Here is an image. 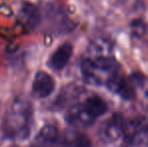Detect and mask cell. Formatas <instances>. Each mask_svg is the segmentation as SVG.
<instances>
[{
	"instance_id": "30bf717a",
	"label": "cell",
	"mask_w": 148,
	"mask_h": 147,
	"mask_svg": "<svg viewBox=\"0 0 148 147\" xmlns=\"http://www.w3.org/2000/svg\"><path fill=\"white\" fill-rule=\"evenodd\" d=\"M21 15L24 22L29 28H34L39 23V12L36 6L29 2H23L21 7Z\"/></svg>"
},
{
	"instance_id": "8992f818",
	"label": "cell",
	"mask_w": 148,
	"mask_h": 147,
	"mask_svg": "<svg viewBox=\"0 0 148 147\" xmlns=\"http://www.w3.org/2000/svg\"><path fill=\"white\" fill-rule=\"evenodd\" d=\"M128 124L121 114H114L107 122L103 129L105 138L109 140H116L126 131Z\"/></svg>"
},
{
	"instance_id": "8fae6325",
	"label": "cell",
	"mask_w": 148,
	"mask_h": 147,
	"mask_svg": "<svg viewBox=\"0 0 148 147\" xmlns=\"http://www.w3.org/2000/svg\"><path fill=\"white\" fill-rule=\"evenodd\" d=\"M84 105L91 113V115L95 117L96 119L100 116L104 115L108 110L107 104L105 103V101L98 96L90 97L84 102Z\"/></svg>"
},
{
	"instance_id": "52a82bcc",
	"label": "cell",
	"mask_w": 148,
	"mask_h": 147,
	"mask_svg": "<svg viewBox=\"0 0 148 147\" xmlns=\"http://www.w3.org/2000/svg\"><path fill=\"white\" fill-rule=\"evenodd\" d=\"M108 89L118 94L125 100H131L135 96V90L132 83L124 78L122 75H118L107 85Z\"/></svg>"
},
{
	"instance_id": "9c48e42d",
	"label": "cell",
	"mask_w": 148,
	"mask_h": 147,
	"mask_svg": "<svg viewBox=\"0 0 148 147\" xmlns=\"http://www.w3.org/2000/svg\"><path fill=\"white\" fill-rule=\"evenodd\" d=\"M73 55V46L71 43L66 42L56 49L49 59V66L56 71H60L66 66Z\"/></svg>"
},
{
	"instance_id": "4fadbf2b",
	"label": "cell",
	"mask_w": 148,
	"mask_h": 147,
	"mask_svg": "<svg viewBox=\"0 0 148 147\" xmlns=\"http://www.w3.org/2000/svg\"><path fill=\"white\" fill-rule=\"evenodd\" d=\"M146 96H147V98H148V91H147V93H146Z\"/></svg>"
},
{
	"instance_id": "ba28073f",
	"label": "cell",
	"mask_w": 148,
	"mask_h": 147,
	"mask_svg": "<svg viewBox=\"0 0 148 147\" xmlns=\"http://www.w3.org/2000/svg\"><path fill=\"white\" fill-rule=\"evenodd\" d=\"M91 139L78 130H68L60 139V147H91Z\"/></svg>"
},
{
	"instance_id": "7a4b0ae2",
	"label": "cell",
	"mask_w": 148,
	"mask_h": 147,
	"mask_svg": "<svg viewBox=\"0 0 148 147\" xmlns=\"http://www.w3.org/2000/svg\"><path fill=\"white\" fill-rule=\"evenodd\" d=\"M84 79L93 85H107L115 77L121 74L120 66L115 59L110 57H100L87 59L81 66Z\"/></svg>"
},
{
	"instance_id": "5b68a950",
	"label": "cell",
	"mask_w": 148,
	"mask_h": 147,
	"mask_svg": "<svg viewBox=\"0 0 148 147\" xmlns=\"http://www.w3.org/2000/svg\"><path fill=\"white\" fill-rule=\"evenodd\" d=\"M59 143V130L53 125H45L40 129L31 147H56Z\"/></svg>"
},
{
	"instance_id": "7c38bea8",
	"label": "cell",
	"mask_w": 148,
	"mask_h": 147,
	"mask_svg": "<svg viewBox=\"0 0 148 147\" xmlns=\"http://www.w3.org/2000/svg\"><path fill=\"white\" fill-rule=\"evenodd\" d=\"M131 31H132V34L134 36L141 37L146 32V25H145L144 22L139 19L133 20L131 22Z\"/></svg>"
},
{
	"instance_id": "6da1fadb",
	"label": "cell",
	"mask_w": 148,
	"mask_h": 147,
	"mask_svg": "<svg viewBox=\"0 0 148 147\" xmlns=\"http://www.w3.org/2000/svg\"><path fill=\"white\" fill-rule=\"evenodd\" d=\"M31 125V104L24 99L16 100L6 113L3 125L5 135L14 140H24L29 136Z\"/></svg>"
},
{
	"instance_id": "3957f363",
	"label": "cell",
	"mask_w": 148,
	"mask_h": 147,
	"mask_svg": "<svg viewBox=\"0 0 148 147\" xmlns=\"http://www.w3.org/2000/svg\"><path fill=\"white\" fill-rule=\"evenodd\" d=\"M68 123L77 128H86L93 125L96 118L91 115L84 103L76 104L69 109L66 116Z\"/></svg>"
},
{
	"instance_id": "277c9868",
	"label": "cell",
	"mask_w": 148,
	"mask_h": 147,
	"mask_svg": "<svg viewBox=\"0 0 148 147\" xmlns=\"http://www.w3.org/2000/svg\"><path fill=\"white\" fill-rule=\"evenodd\" d=\"M55 86L53 77L45 72H38L33 80L32 93L37 98H47L53 92Z\"/></svg>"
}]
</instances>
